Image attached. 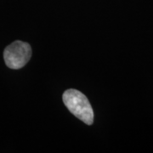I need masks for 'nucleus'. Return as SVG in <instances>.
Listing matches in <instances>:
<instances>
[{
  "label": "nucleus",
  "instance_id": "nucleus-1",
  "mask_svg": "<svg viewBox=\"0 0 153 153\" xmlns=\"http://www.w3.org/2000/svg\"><path fill=\"white\" fill-rule=\"evenodd\" d=\"M63 102L69 111L88 125L94 123V111L88 98L76 89H67L62 95Z\"/></svg>",
  "mask_w": 153,
  "mask_h": 153
},
{
  "label": "nucleus",
  "instance_id": "nucleus-2",
  "mask_svg": "<svg viewBox=\"0 0 153 153\" xmlns=\"http://www.w3.org/2000/svg\"><path fill=\"white\" fill-rule=\"evenodd\" d=\"M32 56L31 46L20 40L6 47L4 52V59L6 66L10 69H21L27 65Z\"/></svg>",
  "mask_w": 153,
  "mask_h": 153
}]
</instances>
